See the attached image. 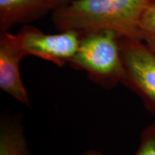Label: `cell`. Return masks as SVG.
<instances>
[{"instance_id": "obj_1", "label": "cell", "mask_w": 155, "mask_h": 155, "mask_svg": "<svg viewBox=\"0 0 155 155\" xmlns=\"http://www.w3.org/2000/svg\"><path fill=\"white\" fill-rule=\"evenodd\" d=\"M150 0H71L52 13L60 31L111 30L121 37L140 40L139 24ZM141 41V40H140Z\"/></svg>"}, {"instance_id": "obj_2", "label": "cell", "mask_w": 155, "mask_h": 155, "mask_svg": "<svg viewBox=\"0 0 155 155\" xmlns=\"http://www.w3.org/2000/svg\"><path fill=\"white\" fill-rule=\"evenodd\" d=\"M121 36L111 30L81 33L76 54L69 65L84 71L94 83L111 88L121 83Z\"/></svg>"}, {"instance_id": "obj_3", "label": "cell", "mask_w": 155, "mask_h": 155, "mask_svg": "<svg viewBox=\"0 0 155 155\" xmlns=\"http://www.w3.org/2000/svg\"><path fill=\"white\" fill-rule=\"evenodd\" d=\"M121 83L138 96L155 116V53L140 40L121 37Z\"/></svg>"}, {"instance_id": "obj_4", "label": "cell", "mask_w": 155, "mask_h": 155, "mask_svg": "<svg viewBox=\"0 0 155 155\" xmlns=\"http://www.w3.org/2000/svg\"><path fill=\"white\" fill-rule=\"evenodd\" d=\"M81 32L63 30L56 34L43 33L30 24L22 25L16 34L24 56L32 55L54 63L58 67L69 64L76 54Z\"/></svg>"}, {"instance_id": "obj_5", "label": "cell", "mask_w": 155, "mask_h": 155, "mask_svg": "<svg viewBox=\"0 0 155 155\" xmlns=\"http://www.w3.org/2000/svg\"><path fill=\"white\" fill-rule=\"evenodd\" d=\"M23 57L16 35L9 31L0 33V89L19 103L29 106V97L20 73Z\"/></svg>"}, {"instance_id": "obj_6", "label": "cell", "mask_w": 155, "mask_h": 155, "mask_svg": "<svg viewBox=\"0 0 155 155\" xmlns=\"http://www.w3.org/2000/svg\"><path fill=\"white\" fill-rule=\"evenodd\" d=\"M71 0H0V33L54 13Z\"/></svg>"}, {"instance_id": "obj_7", "label": "cell", "mask_w": 155, "mask_h": 155, "mask_svg": "<svg viewBox=\"0 0 155 155\" xmlns=\"http://www.w3.org/2000/svg\"><path fill=\"white\" fill-rule=\"evenodd\" d=\"M0 155H30L24 127L17 117L1 121Z\"/></svg>"}, {"instance_id": "obj_8", "label": "cell", "mask_w": 155, "mask_h": 155, "mask_svg": "<svg viewBox=\"0 0 155 155\" xmlns=\"http://www.w3.org/2000/svg\"><path fill=\"white\" fill-rule=\"evenodd\" d=\"M140 38L155 53V1L148 3L139 24Z\"/></svg>"}, {"instance_id": "obj_9", "label": "cell", "mask_w": 155, "mask_h": 155, "mask_svg": "<svg viewBox=\"0 0 155 155\" xmlns=\"http://www.w3.org/2000/svg\"><path fill=\"white\" fill-rule=\"evenodd\" d=\"M134 155H155V123L144 128Z\"/></svg>"}, {"instance_id": "obj_10", "label": "cell", "mask_w": 155, "mask_h": 155, "mask_svg": "<svg viewBox=\"0 0 155 155\" xmlns=\"http://www.w3.org/2000/svg\"><path fill=\"white\" fill-rule=\"evenodd\" d=\"M81 155H104L102 152L97 151V150H88L86 152H84L83 154Z\"/></svg>"}, {"instance_id": "obj_11", "label": "cell", "mask_w": 155, "mask_h": 155, "mask_svg": "<svg viewBox=\"0 0 155 155\" xmlns=\"http://www.w3.org/2000/svg\"><path fill=\"white\" fill-rule=\"evenodd\" d=\"M151 1H155V0H151Z\"/></svg>"}]
</instances>
